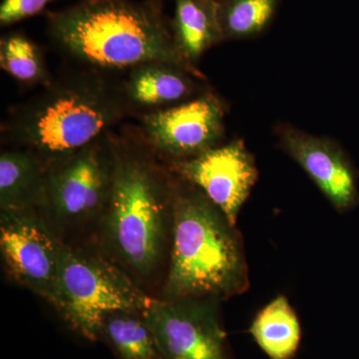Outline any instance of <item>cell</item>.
<instances>
[{
    "mask_svg": "<svg viewBox=\"0 0 359 359\" xmlns=\"http://www.w3.org/2000/svg\"><path fill=\"white\" fill-rule=\"evenodd\" d=\"M115 173L101 223L110 252L123 268L148 278L159 268L173 218L177 176L138 125L113 131Z\"/></svg>",
    "mask_w": 359,
    "mask_h": 359,
    "instance_id": "obj_1",
    "label": "cell"
},
{
    "mask_svg": "<svg viewBox=\"0 0 359 359\" xmlns=\"http://www.w3.org/2000/svg\"><path fill=\"white\" fill-rule=\"evenodd\" d=\"M122 80L81 67L52 80L14 106L1 124L13 148L32 151L45 164L85 147L133 116Z\"/></svg>",
    "mask_w": 359,
    "mask_h": 359,
    "instance_id": "obj_2",
    "label": "cell"
},
{
    "mask_svg": "<svg viewBox=\"0 0 359 359\" xmlns=\"http://www.w3.org/2000/svg\"><path fill=\"white\" fill-rule=\"evenodd\" d=\"M45 23L54 46L81 67L108 72L165 61L205 79L181 57L164 8L150 0H78L46 11Z\"/></svg>",
    "mask_w": 359,
    "mask_h": 359,
    "instance_id": "obj_3",
    "label": "cell"
},
{
    "mask_svg": "<svg viewBox=\"0 0 359 359\" xmlns=\"http://www.w3.org/2000/svg\"><path fill=\"white\" fill-rule=\"evenodd\" d=\"M172 233L163 299H218L247 287V266L235 226L204 193L178 176Z\"/></svg>",
    "mask_w": 359,
    "mask_h": 359,
    "instance_id": "obj_4",
    "label": "cell"
},
{
    "mask_svg": "<svg viewBox=\"0 0 359 359\" xmlns=\"http://www.w3.org/2000/svg\"><path fill=\"white\" fill-rule=\"evenodd\" d=\"M152 301L120 266L63 245L50 304L82 339L98 341L106 316L119 311H144Z\"/></svg>",
    "mask_w": 359,
    "mask_h": 359,
    "instance_id": "obj_5",
    "label": "cell"
},
{
    "mask_svg": "<svg viewBox=\"0 0 359 359\" xmlns=\"http://www.w3.org/2000/svg\"><path fill=\"white\" fill-rule=\"evenodd\" d=\"M113 131L47 164L46 204L42 214L67 228L101 222L114 181Z\"/></svg>",
    "mask_w": 359,
    "mask_h": 359,
    "instance_id": "obj_6",
    "label": "cell"
},
{
    "mask_svg": "<svg viewBox=\"0 0 359 359\" xmlns=\"http://www.w3.org/2000/svg\"><path fill=\"white\" fill-rule=\"evenodd\" d=\"M226 105L207 89L192 99L137 116L138 126L166 162L190 159L223 143Z\"/></svg>",
    "mask_w": 359,
    "mask_h": 359,
    "instance_id": "obj_7",
    "label": "cell"
},
{
    "mask_svg": "<svg viewBox=\"0 0 359 359\" xmlns=\"http://www.w3.org/2000/svg\"><path fill=\"white\" fill-rule=\"evenodd\" d=\"M216 299H153L143 314L165 359H230Z\"/></svg>",
    "mask_w": 359,
    "mask_h": 359,
    "instance_id": "obj_8",
    "label": "cell"
},
{
    "mask_svg": "<svg viewBox=\"0 0 359 359\" xmlns=\"http://www.w3.org/2000/svg\"><path fill=\"white\" fill-rule=\"evenodd\" d=\"M39 210H1L0 250L14 282L50 302L62 254Z\"/></svg>",
    "mask_w": 359,
    "mask_h": 359,
    "instance_id": "obj_9",
    "label": "cell"
},
{
    "mask_svg": "<svg viewBox=\"0 0 359 359\" xmlns=\"http://www.w3.org/2000/svg\"><path fill=\"white\" fill-rule=\"evenodd\" d=\"M168 165L179 178L204 193L235 226L257 179L256 163L244 142L236 139L222 143L190 159Z\"/></svg>",
    "mask_w": 359,
    "mask_h": 359,
    "instance_id": "obj_10",
    "label": "cell"
},
{
    "mask_svg": "<svg viewBox=\"0 0 359 359\" xmlns=\"http://www.w3.org/2000/svg\"><path fill=\"white\" fill-rule=\"evenodd\" d=\"M278 146L313 180L339 212L358 201V179L353 165L339 144L289 124L276 127Z\"/></svg>",
    "mask_w": 359,
    "mask_h": 359,
    "instance_id": "obj_11",
    "label": "cell"
},
{
    "mask_svg": "<svg viewBox=\"0 0 359 359\" xmlns=\"http://www.w3.org/2000/svg\"><path fill=\"white\" fill-rule=\"evenodd\" d=\"M204 78L165 61H149L128 70L123 90L134 115L164 109L205 91Z\"/></svg>",
    "mask_w": 359,
    "mask_h": 359,
    "instance_id": "obj_12",
    "label": "cell"
},
{
    "mask_svg": "<svg viewBox=\"0 0 359 359\" xmlns=\"http://www.w3.org/2000/svg\"><path fill=\"white\" fill-rule=\"evenodd\" d=\"M47 165L22 148L0 155V209L43 210L46 204Z\"/></svg>",
    "mask_w": 359,
    "mask_h": 359,
    "instance_id": "obj_13",
    "label": "cell"
},
{
    "mask_svg": "<svg viewBox=\"0 0 359 359\" xmlns=\"http://www.w3.org/2000/svg\"><path fill=\"white\" fill-rule=\"evenodd\" d=\"M175 13L170 22L175 46L184 61L199 69L205 52L224 41L215 0H174Z\"/></svg>",
    "mask_w": 359,
    "mask_h": 359,
    "instance_id": "obj_14",
    "label": "cell"
},
{
    "mask_svg": "<svg viewBox=\"0 0 359 359\" xmlns=\"http://www.w3.org/2000/svg\"><path fill=\"white\" fill-rule=\"evenodd\" d=\"M250 332L269 359H292L301 346V323L287 297L283 295L276 297L257 314Z\"/></svg>",
    "mask_w": 359,
    "mask_h": 359,
    "instance_id": "obj_15",
    "label": "cell"
},
{
    "mask_svg": "<svg viewBox=\"0 0 359 359\" xmlns=\"http://www.w3.org/2000/svg\"><path fill=\"white\" fill-rule=\"evenodd\" d=\"M117 359H165L143 311H119L103 320L99 340Z\"/></svg>",
    "mask_w": 359,
    "mask_h": 359,
    "instance_id": "obj_16",
    "label": "cell"
},
{
    "mask_svg": "<svg viewBox=\"0 0 359 359\" xmlns=\"http://www.w3.org/2000/svg\"><path fill=\"white\" fill-rule=\"evenodd\" d=\"M0 66L20 83L46 86L52 81L39 44L22 32H11L0 39Z\"/></svg>",
    "mask_w": 359,
    "mask_h": 359,
    "instance_id": "obj_17",
    "label": "cell"
},
{
    "mask_svg": "<svg viewBox=\"0 0 359 359\" xmlns=\"http://www.w3.org/2000/svg\"><path fill=\"white\" fill-rule=\"evenodd\" d=\"M280 0H221L219 25L224 41L259 36L275 18Z\"/></svg>",
    "mask_w": 359,
    "mask_h": 359,
    "instance_id": "obj_18",
    "label": "cell"
},
{
    "mask_svg": "<svg viewBox=\"0 0 359 359\" xmlns=\"http://www.w3.org/2000/svg\"><path fill=\"white\" fill-rule=\"evenodd\" d=\"M57 0H2L0 4V25L8 27L39 15L45 8Z\"/></svg>",
    "mask_w": 359,
    "mask_h": 359,
    "instance_id": "obj_19",
    "label": "cell"
},
{
    "mask_svg": "<svg viewBox=\"0 0 359 359\" xmlns=\"http://www.w3.org/2000/svg\"><path fill=\"white\" fill-rule=\"evenodd\" d=\"M150 1H152L153 4H156V6L163 7V8H164V4L166 0H150Z\"/></svg>",
    "mask_w": 359,
    "mask_h": 359,
    "instance_id": "obj_20",
    "label": "cell"
},
{
    "mask_svg": "<svg viewBox=\"0 0 359 359\" xmlns=\"http://www.w3.org/2000/svg\"><path fill=\"white\" fill-rule=\"evenodd\" d=\"M215 1L219 2L221 0H215Z\"/></svg>",
    "mask_w": 359,
    "mask_h": 359,
    "instance_id": "obj_21",
    "label": "cell"
}]
</instances>
